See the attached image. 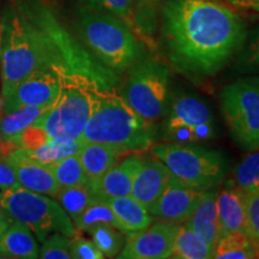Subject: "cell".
I'll return each instance as SVG.
<instances>
[{
	"label": "cell",
	"mask_w": 259,
	"mask_h": 259,
	"mask_svg": "<svg viewBox=\"0 0 259 259\" xmlns=\"http://www.w3.org/2000/svg\"><path fill=\"white\" fill-rule=\"evenodd\" d=\"M161 4L166 56L186 76H213L242 45L244 22L220 0H162Z\"/></svg>",
	"instance_id": "cell-1"
},
{
	"label": "cell",
	"mask_w": 259,
	"mask_h": 259,
	"mask_svg": "<svg viewBox=\"0 0 259 259\" xmlns=\"http://www.w3.org/2000/svg\"><path fill=\"white\" fill-rule=\"evenodd\" d=\"M156 127L130 107L114 89H105L99 105L79 136L83 143L108 144L125 154L141 153L154 145Z\"/></svg>",
	"instance_id": "cell-2"
},
{
	"label": "cell",
	"mask_w": 259,
	"mask_h": 259,
	"mask_svg": "<svg viewBox=\"0 0 259 259\" xmlns=\"http://www.w3.org/2000/svg\"><path fill=\"white\" fill-rule=\"evenodd\" d=\"M76 30L93 56L114 73L126 72L144 57L137 34L122 19L106 11L80 5Z\"/></svg>",
	"instance_id": "cell-3"
},
{
	"label": "cell",
	"mask_w": 259,
	"mask_h": 259,
	"mask_svg": "<svg viewBox=\"0 0 259 259\" xmlns=\"http://www.w3.org/2000/svg\"><path fill=\"white\" fill-rule=\"evenodd\" d=\"M105 89L88 74L67 72L57 100L32 125L41 127L50 138H79Z\"/></svg>",
	"instance_id": "cell-4"
},
{
	"label": "cell",
	"mask_w": 259,
	"mask_h": 259,
	"mask_svg": "<svg viewBox=\"0 0 259 259\" xmlns=\"http://www.w3.org/2000/svg\"><path fill=\"white\" fill-rule=\"evenodd\" d=\"M0 203L10 220L24 223L41 242L52 233L76 234V227L57 200L18 186L3 190Z\"/></svg>",
	"instance_id": "cell-5"
},
{
	"label": "cell",
	"mask_w": 259,
	"mask_h": 259,
	"mask_svg": "<svg viewBox=\"0 0 259 259\" xmlns=\"http://www.w3.org/2000/svg\"><path fill=\"white\" fill-rule=\"evenodd\" d=\"M150 149L174 177L192 186L209 189L226 174V160L216 150L189 143H160Z\"/></svg>",
	"instance_id": "cell-6"
},
{
	"label": "cell",
	"mask_w": 259,
	"mask_h": 259,
	"mask_svg": "<svg viewBox=\"0 0 259 259\" xmlns=\"http://www.w3.org/2000/svg\"><path fill=\"white\" fill-rule=\"evenodd\" d=\"M122 99L143 116L155 122L163 115L169 97L170 73L162 61L143 57L127 70Z\"/></svg>",
	"instance_id": "cell-7"
},
{
	"label": "cell",
	"mask_w": 259,
	"mask_h": 259,
	"mask_svg": "<svg viewBox=\"0 0 259 259\" xmlns=\"http://www.w3.org/2000/svg\"><path fill=\"white\" fill-rule=\"evenodd\" d=\"M220 106L232 137L247 150L259 148V78H244L226 85Z\"/></svg>",
	"instance_id": "cell-8"
},
{
	"label": "cell",
	"mask_w": 259,
	"mask_h": 259,
	"mask_svg": "<svg viewBox=\"0 0 259 259\" xmlns=\"http://www.w3.org/2000/svg\"><path fill=\"white\" fill-rule=\"evenodd\" d=\"M71 72L63 66H52L35 71L19 82L4 97L3 113L23 106H51L59 95L64 76Z\"/></svg>",
	"instance_id": "cell-9"
},
{
	"label": "cell",
	"mask_w": 259,
	"mask_h": 259,
	"mask_svg": "<svg viewBox=\"0 0 259 259\" xmlns=\"http://www.w3.org/2000/svg\"><path fill=\"white\" fill-rule=\"evenodd\" d=\"M178 223L157 220L142 231L126 234L120 259H166L170 258Z\"/></svg>",
	"instance_id": "cell-10"
},
{
	"label": "cell",
	"mask_w": 259,
	"mask_h": 259,
	"mask_svg": "<svg viewBox=\"0 0 259 259\" xmlns=\"http://www.w3.org/2000/svg\"><path fill=\"white\" fill-rule=\"evenodd\" d=\"M205 190L184 183L171 176L166 189L148 211L157 220L181 225L193 212Z\"/></svg>",
	"instance_id": "cell-11"
},
{
	"label": "cell",
	"mask_w": 259,
	"mask_h": 259,
	"mask_svg": "<svg viewBox=\"0 0 259 259\" xmlns=\"http://www.w3.org/2000/svg\"><path fill=\"white\" fill-rule=\"evenodd\" d=\"M3 158L14 168L19 186L53 198L58 196L60 187L50 167L29 157L23 148L15 149Z\"/></svg>",
	"instance_id": "cell-12"
},
{
	"label": "cell",
	"mask_w": 259,
	"mask_h": 259,
	"mask_svg": "<svg viewBox=\"0 0 259 259\" xmlns=\"http://www.w3.org/2000/svg\"><path fill=\"white\" fill-rule=\"evenodd\" d=\"M144 160L139 153H131L113 164L94 185L97 196L106 200L130 196L132 183Z\"/></svg>",
	"instance_id": "cell-13"
},
{
	"label": "cell",
	"mask_w": 259,
	"mask_h": 259,
	"mask_svg": "<svg viewBox=\"0 0 259 259\" xmlns=\"http://www.w3.org/2000/svg\"><path fill=\"white\" fill-rule=\"evenodd\" d=\"M171 176V171L158 158L145 157L132 183L130 196L149 209L166 189Z\"/></svg>",
	"instance_id": "cell-14"
},
{
	"label": "cell",
	"mask_w": 259,
	"mask_h": 259,
	"mask_svg": "<svg viewBox=\"0 0 259 259\" xmlns=\"http://www.w3.org/2000/svg\"><path fill=\"white\" fill-rule=\"evenodd\" d=\"M246 200L247 196L233 186L218 192L219 236L232 232H246Z\"/></svg>",
	"instance_id": "cell-15"
},
{
	"label": "cell",
	"mask_w": 259,
	"mask_h": 259,
	"mask_svg": "<svg viewBox=\"0 0 259 259\" xmlns=\"http://www.w3.org/2000/svg\"><path fill=\"white\" fill-rule=\"evenodd\" d=\"M213 187L215 186L204 191L193 212L183 223L192 229L194 233H197L211 248H213L219 239L218 206H216L218 190Z\"/></svg>",
	"instance_id": "cell-16"
},
{
	"label": "cell",
	"mask_w": 259,
	"mask_h": 259,
	"mask_svg": "<svg viewBox=\"0 0 259 259\" xmlns=\"http://www.w3.org/2000/svg\"><path fill=\"white\" fill-rule=\"evenodd\" d=\"M164 132L183 127V126H196L204 122H211L212 115L209 107L198 97L191 95H180L171 102L168 113Z\"/></svg>",
	"instance_id": "cell-17"
},
{
	"label": "cell",
	"mask_w": 259,
	"mask_h": 259,
	"mask_svg": "<svg viewBox=\"0 0 259 259\" xmlns=\"http://www.w3.org/2000/svg\"><path fill=\"white\" fill-rule=\"evenodd\" d=\"M124 151L120 149L112 147L108 144L95 143V142H88L84 143L80 148L78 157L89 183L92 186L101 179L103 174L119 161V158L124 156Z\"/></svg>",
	"instance_id": "cell-18"
},
{
	"label": "cell",
	"mask_w": 259,
	"mask_h": 259,
	"mask_svg": "<svg viewBox=\"0 0 259 259\" xmlns=\"http://www.w3.org/2000/svg\"><path fill=\"white\" fill-rule=\"evenodd\" d=\"M4 233L0 235V254L10 258L36 259L38 246L32 232L24 223L11 220Z\"/></svg>",
	"instance_id": "cell-19"
},
{
	"label": "cell",
	"mask_w": 259,
	"mask_h": 259,
	"mask_svg": "<svg viewBox=\"0 0 259 259\" xmlns=\"http://www.w3.org/2000/svg\"><path fill=\"white\" fill-rule=\"evenodd\" d=\"M108 203L118 220L120 231L125 234L142 231L154 221L148 209L131 196L108 199Z\"/></svg>",
	"instance_id": "cell-20"
},
{
	"label": "cell",
	"mask_w": 259,
	"mask_h": 259,
	"mask_svg": "<svg viewBox=\"0 0 259 259\" xmlns=\"http://www.w3.org/2000/svg\"><path fill=\"white\" fill-rule=\"evenodd\" d=\"M52 106V105H51ZM51 106H23L0 114V138L4 142H17L19 136L32 125Z\"/></svg>",
	"instance_id": "cell-21"
},
{
	"label": "cell",
	"mask_w": 259,
	"mask_h": 259,
	"mask_svg": "<svg viewBox=\"0 0 259 259\" xmlns=\"http://www.w3.org/2000/svg\"><path fill=\"white\" fill-rule=\"evenodd\" d=\"M258 254V247L245 231L219 236L212 248V258L216 259H250Z\"/></svg>",
	"instance_id": "cell-22"
},
{
	"label": "cell",
	"mask_w": 259,
	"mask_h": 259,
	"mask_svg": "<svg viewBox=\"0 0 259 259\" xmlns=\"http://www.w3.org/2000/svg\"><path fill=\"white\" fill-rule=\"evenodd\" d=\"M170 258L208 259L212 258V248L200 236L185 225H179Z\"/></svg>",
	"instance_id": "cell-23"
},
{
	"label": "cell",
	"mask_w": 259,
	"mask_h": 259,
	"mask_svg": "<svg viewBox=\"0 0 259 259\" xmlns=\"http://www.w3.org/2000/svg\"><path fill=\"white\" fill-rule=\"evenodd\" d=\"M83 144L79 138H50L40 147L24 150L29 157L48 166L64 157L78 154Z\"/></svg>",
	"instance_id": "cell-24"
},
{
	"label": "cell",
	"mask_w": 259,
	"mask_h": 259,
	"mask_svg": "<svg viewBox=\"0 0 259 259\" xmlns=\"http://www.w3.org/2000/svg\"><path fill=\"white\" fill-rule=\"evenodd\" d=\"M231 186L240 190L246 196L259 191V148L250 150L236 164L233 171Z\"/></svg>",
	"instance_id": "cell-25"
},
{
	"label": "cell",
	"mask_w": 259,
	"mask_h": 259,
	"mask_svg": "<svg viewBox=\"0 0 259 259\" xmlns=\"http://www.w3.org/2000/svg\"><path fill=\"white\" fill-rule=\"evenodd\" d=\"M72 222L78 231L88 233L100 225H111L120 229L118 220L109 206L108 200L100 198V197L93 200Z\"/></svg>",
	"instance_id": "cell-26"
},
{
	"label": "cell",
	"mask_w": 259,
	"mask_h": 259,
	"mask_svg": "<svg viewBox=\"0 0 259 259\" xmlns=\"http://www.w3.org/2000/svg\"><path fill=\"white\" fill-rule=\"evenodd\" d=\"M97 197L99 196L96 194L92 184L88 183L82 184V185L61 187L56 198L73 221Z\"/></svg>",
	"instance_id": "cell-27"
},
{
	"label": "cell",
	"mask_w": 259,
	"mask_h": 259,
	"mask_svg": "<svg viewBox=\"0 0 259 259\" xmlns=\"http://www.w3.org/2000/svg\"><path fill=\"white\" fill-rule=\"evenodd\" d=\"M48 167L53 173L60 189L89 183L88 177L79 161L78 154L61 158L54 163L48 164Z\"/></svg>",
	"instance_id": "cell-28"
},
{
	"label": "cell",
	"mask_w": 259,
	"mask_h": 259,
	"mask_svg": "<svg viewBox=\"0 0 259 259\" xmlns=\"http://www.w3.org/2000/svg\"><path fill=\"white\" fill-rule=\"evenodd\" d=\"M92 240L105 258H115L124 247L126 234L111 225H100L89 232Z\"/></svg>",
	"instance_id": "cell-29"
},
{
	"label": "cell",
	"mask_w": 259,
	"mask_h": 259,
	"mask_svg": "<svg viewBox=\"0 0 259 259\" xmlns=\"http://www.w3.org/2000/svg\"><path fill=\"white\" fill-rule=\"evenodd\" d=\"M135 22L139 38L144 42H151L157 23V9L162 0H134Z\"/></svg>",
	"instance_id": "cell-30"
},
{
	"label": "cell",
	"mask_w": 259,
	"mask_h": 259,
	"mask_svg": "<svg viewBox=\"0 0 259 259\" xmlns=\"http://www.w3.org/2000/svg\"><path fill=\"white\" fill-rule=\"evenodd\" d=\"M82 5L101 10L119 17L137 34L135 22V2L134 0H78ZM138 36V34H137ZM139 37V36H138Z\"/></svg>",
	"instance_id": "cell-31"
},
{
	"label": "cell",
	"mask_w": 259,
	"mask_h": 259,
	"mask_svg": "<svg viewBox=\"0 0 259 259\" xmlns=\"http://www.w3.org/2000/svg\"><path fill=\"white\" fill-rule=\"evenodd\" d=\"M38 258L41 259H71L70 236L61 233H52L42 241L38 251Z\"/></svg>",
	"instance_id": "cell-32"
},
{
	"label": "cell",
	"mask_w": 259,
	"mask_h": 259,
	"mask_svg": "<svg viewBox=\"0 0 259 259\" xmlns=\"http://www.w3.org/2000/svg\"><path fill=\"white\" fill-rule=\"evenodd\" d=\"M246 233L259 250V191L247 196L246 200Z\"/></svg>",
	"instance_id": "cell-33"
},
{
	"label": "cell",
	"mask_w": 259,
	"mask_h": 259,
	"mask_svg": "<svg viewBox=\"0 0 259 259\" xmlns=\"http://www.w3.org/2000/svg\"><path fill=\"white\" fill-rule=\"evenodd\" d=\"M71 257L73 259H103L105 255L93 240L74 234L70 239Z\"/></svg>",
	"instance_id": "cell-34"
},
{
	"label": "cell",
	"mask_w": 259,
	"mask_h": 259,
	"mask_svg": "<svg viewBox=\"0 0 259 259\" xmlns=\"http://www.w3.org/2000/svg\"><path fill=\"white\" fill-rule=\"evenodd\" d=\"M50 137L41 127L30 125L25 131L19 136L18 144L25 150H32V149L40 147L45 142H47Z\"/></svg>",
	"instance_id": "cell-35"
},
{
	"label": "cell",
	"mask_w": 259,
	"mask_h": 259,
	"mask_svg": "<svg viewBox=\"0 0 259 259\" xmlns=\"http://www.w3.org/2000/svg\"><path fill=\"white\" fill-rule=\"evenodd\" d=\"M18 180L16 178L15 170L9 162L0 157V189L8 190L18 187Z\"/></svg>",
	"instance_id": "cell-36"
},
{
	"label": "cell",
	"mask_w": 259,
	"mask_h": 259,
	"mask_svg": "<svg viewBox=\"0 0 259 259\" xmlns=\"http://www.w3.org/2000/svg\"><path fill=\"white\" fill-rule=\"evenodd\" d=\"M226 2L235 9L259 12V0H226Z\"/></svg>",
	"instance_id": "cell-37"
},
{
	"label": "cell",
	"mask_w": 259,
	"mask_h": 259,
	"mask_svg": "<svg viewBox=\"0 0 259 259\" xmlns=\"http://www.w3.org/2000/svg\"><path fill=\"white\" fill-rule=\"evenodd\" d=\"M10 225L9 223V216L8 213L5 212V210L3 209L2 203H0V235L4 233V231L8 228V226Z\"/></svg>",
	"instance_id": "cell-38"
},
{
	"label": "cell",
	"mask_w": 259,
	"mask_h": 259,
	"mask_svg": "<svg viewBox=\"0 0 259 259\" xmlns=\"http://www.w3.org/2000/svg\"><path fill=\"white\" fill-rule=\"evenodd\" d=\"M251 61L252 64H254L255 66L259 67V37L255 41L253 48L251 52Z\"/></svg>",
	"instance_id": "cell-39"
},
{
	"label": "cell",
	"mask_w": 259,
	"mask_h": 259,
	"mask_svg": "<svg viewBox=\"0 0 259 259\" xmlns=\"http://www.w3.org/2000/svg\"><path fill=\"white\" fill-rule=\"evenodd\" d=\"M3 34H4V15H0V50L3 44Z\"/></svg>",
	"instance_id": "cell-40"
},
{
	"label": "cell",
	"mask_w": 259,
	"mask_h": 259,
	"mask_svg": "<svg viewBox=\"0 0 259 259\" xmlns=\"http://www.w3.org/2000/svg\"><path fill=\"white\" fill-rule=\"evenodd\" d=\"M3 106H4V100H3L2 93H0V114L3 113Z\"/></svg>",
	"instance_id": "cell-41"
},
{
	"label": "cell",
	"mask_w": 259,
	"mask_h": 259,
	"mask_svg": "<svg viewBox=\"0 0 259 259\" xmlns=\"http://www.w3.org/2000/svg\"><path fill=\"white\" fill-rule=\"evenodd\" d=\"M0 156H2V138H0Z\"/></svg>",
	"instance_id": "cell-42"
}]
</instances>
